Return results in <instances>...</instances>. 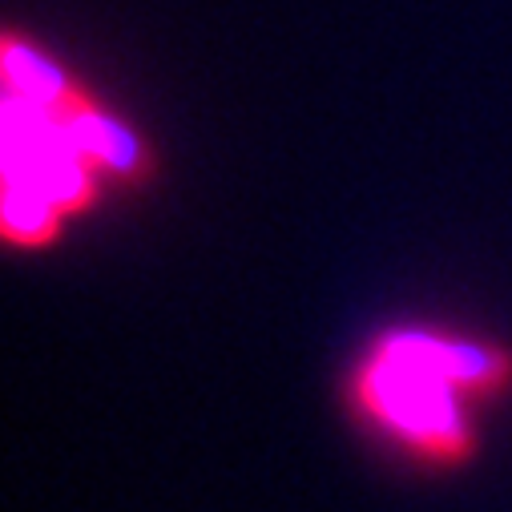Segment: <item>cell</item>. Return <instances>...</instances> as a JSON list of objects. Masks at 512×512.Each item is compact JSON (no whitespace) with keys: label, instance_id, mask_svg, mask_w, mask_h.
Segmentation results:
<instances>
[{"label":"cell","instance_id":"obj_1","mask_svg":"<svg viewBox=\"0 0 512 512\" xmlns=\"http://www.w3.org/2000/svg\"><path fill=\"white\" fill-rule=\"evenodd\" d=\"M508 392V347L440 331H383L347 379L351 412L436 468H460L476 456L468 404Z\"/></svg>","mask_w":512,"mask_h":512},{"label":"cell","instance_id":"obj_2","mask_svg":"<svg viewBox=\"0 0 512 512\" xmlns=\"http://www.w3.org/2000/svg\"><path fill=\"white\" fill-rule=\"evenodd\" d=\"M5 178L41 190L65 214L89 210L97 198L93 162L73 146V138L37 101L5 97Z\"/></svg>","mask_w":512,"mask_h":512},{"label":"cell","instance_id":"obj_3","mask_svg":"<svg viewBox=\"0 0 512 512\" xmlns=\"http://www.w3.org/2000/svg\"><path fill=\"white\" fill-rule=\"evenodd\" d=\"M41 109H49V117L73 138V146L93 166H105L117 178H146L154 170V158L146 154V146L73 81L61 89V97H53Z\"/></svg>","mask_w":512,"mask_h":512},{"label":"cell","instance_id":"obj_4","mask_svg":"<svg viewBox=\"0 0 512 512\" xmlns=\"http://www.w3.org/2000/svg\"><path fill=\"white\" fill-rule=\"evenodd\" d=\"M65 222V210L57 202H49L41 190L5 178V238L13 246L25 250H41L49 242H57Z\"/></svg>","mask_w":512,"mask_h":512}]
</instances>
